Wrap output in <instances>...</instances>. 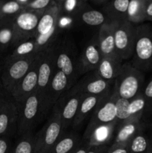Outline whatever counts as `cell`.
Returning <instances> with one entry per match:
<instances>
[{
	"label": "cell",
	"mask_w": 152,
	"mask_h": 153,
	"mask_svg": "<svg viewBox=\"0 0 152 153\" xmlns=\"http://www.w3.org/2000/svg\"><path fill=\"white\" fill-rule=\"evenodd\" d=\"M77 47L69 37L58 39L55 46V67L67 76L71 88L80 77Z\"/></svg>",
	"instance_id": "cell-1"
},
{
	"label": "cell",
	"mask_w": 152,
	"mask_h": 153,
	"mask_svg": "<svg viewBox=\"0 0 152 153\" xmlns=\"http://www.w3.org/2000/svg\"><path fill=\"white\" fill-rule=\"evenodd\" d=\"M145 84L144 73L131 63H125L115 79L113 89L119 97L131 100L142 94Z\"/></svg>",
	"instance_id": "cell-2"
},
{
	"label": "cell",
	"mask_w": 152,
	"mask_h": 153,
	"mask_svg": "<svg viewBox=\"0 0 152 153\" xmlns=\"http://www.w3.org/2000/svg\"><path fill=\"white\" fill-rule=\"evenodd\" d=\"M131 64L142 73L152 71V27L148 24L136 26L134 52Z\"/></svg>",
	"instance_id": "cell-3"
},
{
	"label": "cell",
	"mask_w": 152,
	"mask_h": 153,
	"mask_svg": "<svg viewBox=\"0 0 152 153\" xmlns=\"http://www.w3.org/2000/svg\"><path fill=\"white\" fill-rule=\"evenodd\" d=\"M37 54L20 58L7 56L5 58L1 68V80L4 91L9 95H11L18 84L28 73Z\"/></svg>",
	"instance_id": "cell-4"
},
{
	"label": "cell",
	"mask_w": 152,
	"mask_h": 153,
	"mask_svg": "<svg viewBox=\"0 0 152 153\" xmlns=\"http://www.w3.org/2000/svg\"><path fill=\"white\" fill-rule=\"evenodd\" d=\"M63 133L61 111L55 105L49 120L34 136V153H49Z\"/></svg>",
	"instance_id": "cell-5"
},
{
	"label": "cell",
	"mask_w": 152,
	"mask_h": 153,
	"mask_svg": "<svg viewBox=\"0 0 152 153\" xmlns=\"http://www.w3.org/2000/svg\"><path fill=\"white\" fill-rule=\"evenodd\" d=\"M59 18V7L53 3L42 14L34 37L38 52L46 49L58 39L61 29L58 25Z\"/></svg>",
	"instance_id": "cell-6"
},
{
	"label": "cell",
	"mask_w": 152,
	"mask_h": 153,
	"mask_svg": "<svg viewBox=\"0 0 152 153\" xmlns=\"http://www.w3.org/2000/svg\"><path fill=\"white\" fill-rule=\"evenodd\" d=\"M17 106L18 136L32 132L36 124L42 120L41 100L37 91Z\"/></svg>",
	"instance_id": "cell-7"
},
{
	"label": "cell",
	"mask_w": 152,
	"mask_h": 153,
	"mask_svg": "<svg viewBox=\"0 0 152 153\" xmlns=\"http://www.w3.org/2000/svg\"><path fill=\"white\" fill-rule=\"evenodd\" d=\"M57 40L58 39L40 52L37 92L41 100V106L46 98V92L49 84L56 71L55 46H56Z\"/></svg>",
	"instance_id": "cell-8"
},
{
	"label": "cell",
	"mask_w": 152,
	"mask_h": 153,
	"mask_svg": "<svg viewBox=\"0 0 152 153\" xmlns=\"http://www.w3.org/2000/svg\"><path fill=\"white\" fill-rule=\"evenodd\" d=\"M83 96L78 81L72 88L66 91L55 104L61 111V123L63 131L72 124Z\"/></svg>",
	"instance_id": "cell-9"
},
{
	"label": "cell",
	"mask_w": 152,
	"mask_h": 153,
	"mask_svg": "<svg viewBox=\"0 0 152 153\" xmlns=\"http://www.w3.org/2000/svg\"><path fill=\"white\" fill-rule=\"evenodd\" d=\"M43 13L25 9L13 18L14 41L13 49L18 43L35 37L39 20Z\"/></svg>",
	"instance_id": "cell-10"
},
{
	"label": "cell",
	"mask_w": 152,
	"mask_h": 153,
	"mask_svg": "<svg viewBox=\"0 0 152 153\" xmlns=\"http://www.w3.org/2000/svg\"><path fill=\"white\" fill-rule=\"evenodd\" d=\"M116 99V94L113 88L111 91L100 102L94 110L82 137L87 135L92 128L98 126L108 124L116 120L117 110Z\"/></svg>",
	"instance_id": "cell-11"
},
{
	"label": "cell",
	"mask_w": 152,
	"mask_h": 153,
	"mask_svg": "<svg viewBox=\"0 0 152 153\" xmlns=\"http://www.w3.org/2000/svg\"><path fill=\"white\" fill-rule=\"evenodd\" d=\"M136 26L128 20L116 22L115 28V48L118 56L122 60L132 58L135 45Z\"/></svg>",
	"instance_id": "cell-12"
},
{
	"label": "cell",
	"mask_w": 152,
	"mask_h": 153,
	"mask_svg": "<svg viewBox=\"0 0 152 153\" xmlns=\"http://www.w3.org/2000/svg\"><path fill=\"white\" fill-rule=\"evenodd\" d=\"M71 88L67 76L61 70H56L46 92V98L41 106L42 120L52 111L61 96Z\"/></svg>",
	"instance_id": "cell-13"
},
{
	"label": "cell",
	"mask_w": 152,
	"mask_h": 153,
	"mask_svg": "<svg viewBox=\"0 0 152 153\" xmlns=\"http://www.w3.org/2000/svg\"><path fill=\"white\" fill-rule=\"evenodd\" d=\"M40 60V52L36 56L28 73L22 78L10 97L16 105L23 102L29 96L37 91L38 84V70Z\"/></svg>",
	"instance_id": "cell-14"
},
{
	"label": "cell",
	"mask_w": 152,
	"mask_h": 153,
	"mask_svg": "<svg viewBox=\"0 0 152 153\" xmlns=\"http://www.w3.org/2000/svg\"><path fill=\"white\" fill-rule=\"evenodd\" d=\"M101 54L98 43L97 35L90 39L82 49L78 58L80 76L96 70L101 61Z\"/></svg>",
	"instance_id": "cell-15"
},
{
	"label": "cell",
	"mask_w": 152,
	"mask_h": 153,
	"mask_svg": "<svg viewBox=\"0 0 152 153\" xmlns=\"http://www.w3.org/2000/svg\"><path fill=\"white\" fill-rule=\"evenodd\" d=\"M146 122L140 119H131L116 125L111 144H128L137 134L145 131Z\"/></svg>",
	"instance_id": "cell-16"
},
{
	"label": "cell",
	"mask_w": 152,
	"mask_h": 153,
	"mask_svg": "<svg viewBox=\"0 0 152 153\" xmlns=\"http://www.w3.org/2000/svg\"><path fill=\"white\" fill-rule=\"evenodd\" d=\"M17 120V106L13 100H8L0 108V137L16 133Z\"/></svg>",
	"instance_id": "cell-17"
},
{
	"label": "cell",
	"mask_w": 152,
	"mask_h": 153,
	"mask_svg": "<svg viewBox=\"0 0 152 153\" xmlns=\"http://www.w3.org/2000/svg\"><path fill=\"white\" fill-rule=\"evenodd\" d=\"M116 125L117 121L116 120L108 124L98 126L92 128L87 135L82 137V140L86 142L90 147L103 145L110 146L114 137Z\"/></svg>",
	"instance_id": "cell-18"
},
{
	"label": "cell",
	"mask_w": 152,
	"mask_h": 153,
	"mask_svg": "<svg viewBox=\"0 0 152 153\" xmlns=\"http://www.w3.org/2000/svg\"><path fill=\"white\" fill-rule=\"evenodd\" d=\"M116 22L109 20L98 28L96 35L102 57L118 55L115 48V28Z\"/></svg>",
	"instance_id": "cell-19"
},
{
	"label": "cell",
	"mask_w": 152,
	"mask_h": 153,
	"mask_svg": "<svg viewBox=\"0 0 152 153\" xmlns=\"http://www.w3.org/2000/svg\"><path fill=\"white\" fill-rule=\"evenodd\" d=\"M88 76L79 81L82 93L85 95H103L113 88L114 82H108L98 77L94 72L89 73Z\"/></svg>",
	"instance_id": "cell-20"
},
{
	"label": "cell",
	"mask_w": 152,
	"mask_h": 153,
	"mask_svg": "<svg viewBox=\"0 0 152 153\" xmlns=\"http://www.w3.org/2000/svg\"><path fill=\"white\" fill-rule=\"evenodd\" d=\"M122 60L118 55L104 56L95 71V74L98 77L108 82H115V79L120 72Z\"/></svg>",
	"instance_id": "cell-21"
},
{
	"label": "cell",
	"mask_w": 152,
	"mask_h": 153,
	"mask_svg": "<svg viewBox=\"0 0 152 153\" xmlns=\"http://www.w3.org/2000/svg\"><path fill=\"white\" fill-rule=\"evenodd\" d=\"M113 89V88H112ZM111 91H109L108 93L103 95L93 96V95H85L83 94V98H82L80 104L79 105L78 109H77V114L73 120L72 126L75 128H78L81 126L83 123L86 120V118L89 116L91 117L92 114L93 113L95 108L98 106L100 102L109 94Z\"/></svg>",
	"instance_id": "cell-22"
},
{
	"label": "cell",
	"mask_w": 152,
	"mask_h": 153,
	"mask_svg": "<svg viewBox=\"0 0 152 153\" xmlns=\"http://www.w3.org/2000/svg\"><path fill=\"white\" fill-rule=\"evenodd\" d=\"M74 19L83 25L98 28L109 21L104 12L92 8L87 4L82 7Z\"/></svg>",
	"instance_id": "cell-23"
},
{
	"label": "cell",
	"mask_w": 152,
	"mask_h": 153,
	"mask_svg": "<svg viewBox=\"0 0 152 153\" xmlns=\"http://www.w3.org/2000/svg\"><path fill=\"white\" fill-rule=\"evenodd\" d=\"M130 0H109L103 7V12L110 21L128 20V9Z\"/></svg>",
	"instance_id": "cell-24"
},
{
	"label": "cell",
	"mask_w": 152,
	"mask_h": 153,
	"mask_svg": "<svg viewBox=\"0 0 152 153\" xmlns=\"http://www.w3.org/2000/svg\"><path fill=\"white\" fill-rule=\"evenodd\" d=\"M83 142L81 137L75 132H64L49 153H72Z\"/></svg>",
	"instance_id": "cell-25"
},
{
	"label": "cell",
	"mask_w": 152,
	"mask_h": 153,
	"mask_svg": "<svg viewBox=\"0 0 152 153\" xmlns=\"http://www.w3.org/2000/svg\"><path fill=\"white\" fill-rule=\"evenodd\" d=\"M14 41L13 18L0 19V52H6L13 49Z\"/></svg>",
	"instance_id": "cell-26"
},
{
	"label": "cell",
	"mask_w": 152,
	"mask_h": 153,
	"mask_svg": "<svg viewBox=\"0 0 152 153\" xmlns=\"http://www.w3.org/2000/svg\"><path fill=\"white\" fill-rule=\"evenodd\" d=\"M148 0H130L128 9V20L134 25L145 21V10Z\"/></svg>",
	"instance_id": "cell-27"
},
{
	"label": "cell",
	"mask_w": 152,
	"mask_h": 153,
	"mask_svg": "<svg viewBox=\"0 0 152 153\" xmlns=\"http://www.w3.org/2000/svg\"><path fill=\"white\" fill-rule=\"evenodd\" d=\"M130 153H152L149 136L145 131L139 133L128 143Z\"/></svg>",
	"instance_id": "cell-28"
},
{
	"label": "cell",
	"mask_w": 152,
	"mask_h": 153,
	"mask_svg": "<svg viewBox=\"0 0 152 153\" xmlns=\"http://www.w3.org/2000/svg\"><path fill=\"white\" fill-rule=\"evenodd\" d=\"M39 53L35 38H31L18 43L13 49L11 53L7 56L10 58H20Z\"/></svg>",
	"instance_id": "cell-29"
},
{
	"label": "cell",
	"mask_w": 152,
	"mask_h": 153,
	"mask_svg": "<svg viewBox=\"0 0 152 153\" xmlns=\"http://www.w3.org/2000/svg\"><path fill=\"white\" fill-rule=\"evenodd\" d=\"M34 136L33 131L19 136L17 141L13 144L10 153H34Z\"/></svg>",
	"instance_id": "cell-30"
},
{
	"label": "cell",
	"mask_w": 152,
	"mask_h": 153,
	"mask_svg": "<svg viewBox=\"0 0 152 153\" xmlns=\"http://www.w3.org/2000/svg\"><path fill=\"white\" fill-rule=\"evenodd\" d=\"M146 109V102L142 94L129 100L128 108V114L129 120L140 119L143 120L145 111Z\"/></svg>",
	"instance_id": "cell-31"
},
{
	"label": "cell",
	"mask_w": 152,
	"mask_h": 153,
	"mask_svg": "<svg viewBox=\"0 0 152 153\" xmlns=\"http://www.w3.org/2000/svg\"><path fill=\"white\" fill-rule=\"evenodd\" d=\"M25 10V4L17 0H1L0 4V13L3 18H14L20 12Z\"/></svg>",
	"instance_id": "cell-32"
},
{
	"label": "cell",
	"mask_w": 152,
	"mask_h": 153,
	"mask_svg": "<svg viewBox=\"0 0 152 153\" xmlns=\"http://www.w3.org/2000/svg\"><path fill=\"white\" fill-rule=\"evenodd\" d=\"M87 1L88 0H63L58 7L59 12L61 14L74 18L82 7L87 4Z\"/></svg>",
	"instance_id": "cell-33"
},
{
	"label": "cell",
	"mask_w": 152,
	"mask_h": 153,
	"mask_svg": "<svg viewBox=\"0 0 152 153\" xmlns=\"http://www.w3.org/2000/svg\"><path fill=\"white\" fill-rule=\"evenodd\" d=\"M142 94L146 102V109L143 116V120L146 122L152 116V76L148 83L145 84Z\"/></svg>",
	"instance_id": "cell-34"
},
{
	"label": "cell",
	"mask_w": 152,
	"mask_h": 153,
	"mask_svg": "<svg viewBox=\"0 0 152 153\" xmlns=\"http://www.w3.org/2000/svg\"><path fill=\"white\" fill-rule=\"evenodd\" d=\"M116 110H117V115H116L117 124L119 123L123 122L125 120H129V116H128V105H129V100L120 98L116 94Z\"/></svg>",
	"instance_id": "cell-35"
},
{
	"label": "cell",
	"mask_w": 152,
	"mask_h": 153,
	"mask_svg": "<svg viewBox=\"0 0 152 153\" xmlns=\"http://www.w3.org/2000/svg\"><path fill=\"white\" fill-rule=\"evenodd\" d=\"M53 3V0H30L25 4V9L34 11L44 12Z\"/></svg>",
	"instance_id": "cell-36"
},
{
	"label": "cell",
	"mask_w": 152,
	"mask_h": 153,
	"mask_svg": "<svg viewBox=\"0 0 152 153\" xmlns=\"http://www.w3.org/2000/svg\"><path fill=\"white\" fill-rule=\"evenodd\" d=\"M13 144L10 136L0 137V153H10Z\"/></svg>",
	"instance_id": "cell-37"
},
{
	"label": "cell",
	"mask_w": 152,
	"mask_h": 153,
	"mask_svg": "<svg viewBox=\"0 0 152 153\" xmlns=\"http://www.w3.org/2000/svg\"><path fill=\"white\" fill-rule=\"evenodd\" d=\"M106 153H130L128 144H111Z\"/></svg>",
	"instance_id": "cell-38"
},
{
	"label": "cell",
	"mask_w": 152,
	"mask_h": 153,
	"mask_svg": "<svg viewBox=\"0 0 152 153\" xmlns=\"http://www.w3.org/2000/svg\"><path fill=\"white\" fill-rule=\"evenodd\" d=\"M110 146L109 145H103V146H95L89 148L87 153H106L108 150Z\"/></svg>",
	"instance_id": "cell-39"
},
{
	"label": "cell",
	"mask_w": 152,
	"mask_h": 153,
	"mask_svg": "<svg viewBox=\"0 0 152 153\" xmlns=\"http://www.w3.org/2000/svg\"><path fill=\"white\" fill-rule=\"evenodd\" d=\"M145 20L152 21V0H148L145 10Z\"/></svg>",
	"instance_id": "cell-40"
},
{
	"label": "cell",
	"mask_w": 152,
	"mask_h": 153,
	"mask_svg": "<svg viewBox=\"0 0 152 153\" xmlns=\"http://www.w3.org/2000/svg\"><path fill=\"white\" fill-rule=\"evenodd\" d=\"M89 148H90V146L88 145V143L83 140L81 144H80L74 152H72V153H87Z\"/></svg>",
	"instance_id": "cell-41"
},
{
	"label": "cell",
	"mask_w": 152,
	"mask_h": 153,
	"mask_svg": "<svg viewBox=\"0 0 152 153\" xmlns=\"http://www.w3.org/2000/svg\"><path fill=\"white\" fill-rule=\"evenodd\" d=\"M7 100H8V99H7L4 95L0 94V108L4 105V104L7 101Z\"/></svg>",
	"instance_id": "cell-42"
},
{
	"label": "cell",
	"mask_w": 152,
	"mask_h": 153,
	"mask_svg": "<svg viewBox=\"0 0 152 153\" xmlns=\"http://www.w3.org/2000/svg\"><path fill=\"white\" fill-rule=\"evenodd\" d=\"M88 1H91L95 4H105L109 0H88Z\"/></svg>",
	"instance_id": "cell-43"
},
{
	"label": "cell",
	"mask_w": 152,
	"mask_h": 153,
	"mask_svg": "<svg viewBox=\"0 0 152 153\" xmlns=\"http://www.w3.org/2000/svg\"><path fill=\"white\" fill-rule=\"evenodd\" d=\"M61 1H62V0H53V2L55 3V4H56L58 7H59V5L61 4Z\"/></svg>",
	"instance_id": "cell-44"
},
{
	"label": "cell",
	"mask_w": 152,
	"mask_h": 153,
	"mask_svg": "<svg viewBox=\"0 0 152 153\" xmlns=\"http://www.w3.org/2000/svg\"><path fill=\"white\" fill-rule=\"evenodd\" d=\"M149 140H150L151 146V147H152V131H151V133L150 136H149Z\"/></svg>",
	"instance_id": "cell-45"
},
{
	"label": "cell",
	"mask_w": 152,
	"mask_h": 153,
	"mask_svg": "<svg viewBox=\"0 0 152 153\" xmlns=\"http://www.w3.org/2000/svg\"><path fill=\"white\" fill-rule=\"evenodd\" d=\"M1 0H0V4H1ZM0 19H1V13H0Z\"/></svg>",
	"instance_id": "cell-46"
},
{
	"label": "cell",
	"mask_w": 152,
	"mask_h": 153,
	"mask_svg": "<svg viewBox=\"0 0 152 153\" xmlns=\"http://www.w3.org/2000/svg\"><path fill=\"white\" fill-rule=\"evenodd\" d=\"M63 1V0H62V1ZM62 1H61V2H62ZM59 6H60V5H59Z\"/></svg>",
	"instance_id": "cell-47"
}]
</instances>
